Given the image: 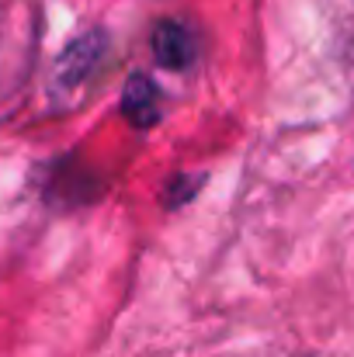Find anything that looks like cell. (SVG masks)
Instances as JSON below:
<instances>
[{
    "label": "cell",
    "instance_id": "6da1fadb",
    "mask_svg": "<svg viewBox=\"0 0 354 357\" xmlns=\"http://www.w3.org/2000/svg\"><path fill=\"white\" fill-rule=\"evenodd\" d=\"M108 52V35L105 31H87L77 42L66 45V52L59 56L56 70H52V87L56 91H80L105 63Z\"/></svg>",
    "mask_w": 354,
    "mask_h": 357
},
{
    "label": "cell",
    "instance_id": "7a4b0ae2",
    "mask_svg": "<svg viewBox=\"0 0 354 357\" xmlns=\"http://www.w3.org/2000/svg\"><path fill=\"white\" fill-rule=\"evenodd\" d=\"M198 56V38L184 21H163L153 31V59L167 70H188Z\"/></svg>",
    "mask_w": 354,
    "mask_h": 357
},
{
    "label": "cell",
    "instance_id": "3957f363",
    "mask_svg": "<svg viewBox=\"0 0 354 357\" xmlns=\"http://www.w3.org/2000/svg\"><path fill=\"white\" fill-rule=\"evenodd\" d=\"M160 87L146 73H132L121 87V115L135 128H149L160 119Z\"/></svg>",
    "mask_w": 354,
    "mask_h": 357
},
{
    "label": "cell",
    "instance_id": "277c9868",
    "mask_svg": "<svg viewBox=\"0 0 354 357\" xmlns=\"http://www.w3.org/2000/svg\"><path fill=\"white\" fill-rule=\"evenodd\" d=\"M198 188H202V177L191 181L188 174H181V177H174V181L167 184V195H163V198H167V205H181V202H188Z\"/></svg>",
    "mask_w": 354,
    "mask_h": 357
}]
</instances>
